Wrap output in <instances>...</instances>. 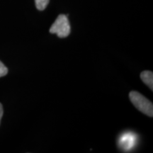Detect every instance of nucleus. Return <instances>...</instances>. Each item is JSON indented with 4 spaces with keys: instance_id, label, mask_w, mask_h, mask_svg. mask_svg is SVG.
I'll return each mask as SVG.
<instances>
[{
    "instance_id": "7ed1b4c3",
    "label": "nucleus",
    "mask_w": 153,
    "mask_h": 153,
    "mask_svg": "<svg viewBox=\"0 0 153 153\" xmlns=\"http://www.w3.org/2000/svg\"><path fill=\"white\" fill-rule=\"evenodd\" d=\"M135 138L132 133L124 134L120 139V145L124 150H130L135 144Z\"/></svg>"
},
{
    "instance_id": "423d86ee",
    "label": "nucleus",
    "mask_w": 153,
    "mask_h": 153,
    "mask_svg": "<svg viewBox=\"0 0 153 153\" xmlns=\"http://www.w3.org/2000/svg\"><path fill=\"white\" fill-rule=\"evenodd\" d=\"M8 73V69L0 61V77L7 75Z\"/></svg>"
},
{
    "instance_id": "20e7f679",
    "label": "nucleus",
    "mask_w": 153,
    "mask_h": 153,
    "mask_svg": "<svg viewBox=\"0 0 153 153\" xmlns=\"http://www.w3.org/2000/svg\"><path fill=\"white\" fill-rule=\"evenodd\" d=\"M140 78L143 82L150 88V90H153V73L150 71H143L140 74Z\"/></svg>"
},
{
    "instance_id": "39448f33",
    "label": "nucleus",
    "mask_w": 153,
    "mask_h": 153,
    "mask_svg": "<svg viewBox=\"0 0 153 153\" xmlns=\"http://www.w3.org/2000/svg\"><path fill=\"white\" fill-rule=\"evenodd\" d=\"M50 0H35L36 7L39 11H43L48 5Z\"/></svg>"
},
{
    "instance_id": "f257e3e1",
    "label": "nucleus",
    "mask_w": 153,
    "mask_h": 153,
    "mask_svg": "<svg viewBox=\"0 0 153 153\" xmlns=\"http://www.w3.org/2000/svg\"><path fill=\"white\" fill-rule=\"evenodd\" d=\"M129 97L132 104L137 110L150 117H152L153 105L149 99L145 98L140 93L135 91H131L129 94Z\"/></svg>"
},
{
    "instance_id": "0eeeda50",
    "label": "nucleus",
    "mask_w": 153,
    "mask_h": 153,
    "mask_svg": "<svg viewBox=\"0 0 153 153\" xmlns=\"http://www.w3.org/2000/svg\"><path fill=\"white\" fill-rule=\"evenodd\" d=\"M3 114H4V111H3V106L1 105V103H0V123H1V118L3 116Z\"/></svg>"
},
{
    "instance_id": "f03ea898",
    "label": "nucleus",
    "mask_w": 153,
    "mask_h": 153,
    "mask_svg": "<svg viewBox=\"0 0 153 153\" xmlns=\"http://www.w3.org/2000/svg\"><path fill=\"white\" fill-rule=\"evenodd\" d=\"M70 30L71 28L68 16L60 14L50 28V33L57 34L59 38H66L70 35Z\"/></svg>"
}]
</instances>
